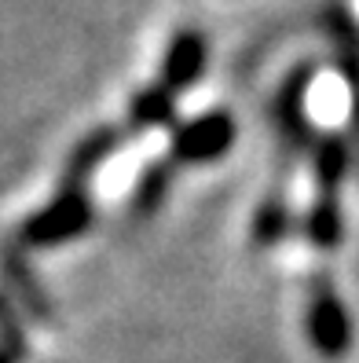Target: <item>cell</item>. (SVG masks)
I'll return each mask as SVG.
<instances>
[{
  "label": "cell",
  "instance_id": "obj_1",
  "mask_svg": "<svg viewBox=\"0 0 359 363\" xmlns=\"http://www.w3.org/2000/svg\"><path fill=\"white\" fill-rule=\"evenodd\" d=\"M92 220H96L92 199L84 191H62L59 187V195L48 206H40L37 213H30L23 220L15 242L23 250H52V246L81 239L92 228Z\"/></svg>",
  "mask_w": 359,
  "mask_h": 363
},
{
  "label": "cell",
  "instance_id": "obj_2",
  "mask_svg": "<svg viewBox=\"0 0 359 363\" xmlns=\"http://www.w3.org/2000/svg\"><path fill=\"white\" fill-rule=\"evenodd\" d=\"M239 140V125L227 111H205L191 121L173 125L169 136V162L173 165H209L220 162Z\"/></svg>",
  "mask_w": 359,
  "mask_h": 363
},
{
  "label": "cell",
  "instance_id": "obj_3",
  "mask_svg": "<svg viewBox=\"0 0 359 363\" xmlns=\"http://www.w3.org/2000/svg\"><path fill=\"white\" fill-rule=\"evenodd\" d=\"M304 330L312 349L326 356V359H341L352 341H355V323L345 308V301L334 294V286L323 279L312 286V301H308V315H304Z\"/></svg>",
  "mask_w": 359,
  "mask_h": 363
},
{
  "label": "cell",
  "instance_id": "obj_4",
  "mask_svg": "<svg viewBox=\"0 0 359 363\" xmlns=\"http://www.w3.org/2000/svg\"><path fill=\"white\" fill-rule=\"evenodd\" d=\"M312 81H315V62H297V67L286 74V81L279 84L275 106H271L279 140H283L286 151H293V155L315 143V129H312L308 111H304V99H308Z\"/></svg>",
  "mask_w": 359,
  "mask_h": 363
},
{
  "label": "cell",
  "instance_id": "obj_5",
  "mask_svg": "<svg viewBox=\"0 0 359 363\" xmlns=\"http://www.w3.org/2000/svg\"><path fill=\"white\" fill-rule=\"evenodd\" d=\"M209 67V40L198 30H176L165 45L161 67H158V81L165 84L169 92H187L191 84L202 81Z\"/></svg>",
  "mask_w": 359,
  "mask_h": 363
},
{
  "label": "cell",
  "instance_id": "obj_6",
  "mask_svg": "<svg viewBox=\"0 0 359 363\" xmlns=\"http://www.w3.org/2000/svg\"><path fill=\"white\" fill-rule=\"evenodd\" d=\"M0 272H4L8 297L15 301L18 312H26L30 319H37V323H55L48 294H45V286L37 283V275H33V268L26 261V250L18 242H8L4 250H0Z\"/></svg>",
  "mask_w": 359,
  "mask_h": 363
},
{
  "label": "cell",
  "instance_id": "obj_7",
  "mask_svg": "<svg viewBox=\"0 0 359 363\" xmlns=\"http://www.w3.org/2000/svg\"><path fill=\"white\" fill-rule=\"evenodd\" d=\"M121 140H125V133L118 125H99L84 140H77V147L67 155V165H62L59 187L62 191H84L89 180L103 169V162H110L121 151Z\"/></svg>",
  "mask_w": 359,
  "mask_h": 363
},
{
  "label": "cell",
  "instance_id": "obj_8",
  "mask_svg": "<svg viewBox=\"0 0 359 363\" xmlns=\"http://www.w3.org/2000/svg\"><path fill=\"white\" fill-rule=\"evenodd\" d=\"M323 30L334 40V59H337V70H341L348 92H352V106H359V23L352 18L348 8L330 4L323 11Z\"/></svg>",
  "mask_w": 359,
  "mask_h": 363
},
{
  "label": "cell",
  "instance_id": "obj_9",
  "mask_svg": "<svg viewBox=\"0 0 359 363\" xmlns=\"http://www.w3.org/2000/svg\"><path fill=\"white\" fill-rule=\"evenodd\" d=\"M312 173H315V187L337 195V187L345 184V177L352 173V143L341 133H323L312 143Z\"/></svg>",
  "mask_w": 359,
  "mask_h": 363
},
{
  "label": "cell",
  "instance_id": "obj_10",
  "mask_svg": "<svg viewBox=\"0 0 359 363\" xmlns=\"http://www.w3.org/2000/svg\"><path fill=\"white\" fill-rule=\"evenodd\" d=\"M176 125V92H169L161 81L143 84L129 99V129L151 133V129H173Z\"/></svg>",
  "mask_w": 359,
  "mask_h": 363
},
{
  "label": "cell",
  "instance_id": "obj_11",
  "mask_svg": "<svg viewBox=\"0 0 359 363\" xmlns=\"http://www.w3.org/2000/svg\"><path fill=\"white\" fill-rule=\"evenodd\" d=\"M304 235L312 239V246L319 250H337L345 239V213H341V202H337V195H326V191H319L304 217Z\"/></svg>",
  "mask_w": 359,
  "mask_h": 363
},
{
  "label": "cell",
  "instance_id": "obj_12",
  "mask_svg": "<svg viewBox=\"0 0 359 363\" xmlns=\"http://www.w3.org/2000/svg\"><path fill=\"white\" fill-rule=\"evenodd\" d=\"M293 228V213L286 206L283 195H271L257 206V213H253V228H249V239L257 250H268V246H279L286 235Z\"/></svg>",
  "mask_w": 359,
  "mask_h": 363
},
{
  "label": "cell",
  "instance_id": "obj_13",
  "mask_svg": "<svg viewBox=\"0 0 359 363\" xmlns=\"http://www.w3.org/2000/svg\"><path fill=\"white\" fill-rule=\"evenodd\" d=\"M173 162L169 158H158V162H151L139 173V180H136V191H132V213L136 217H151V213L165 202V195L173 191Z\"/></svg>",
  "mask_w": 359,
  "mask_h": 363
},
{
  "label": "cell",
  "instance_id": "obj_14",
  "mask_svg": "<svg viewBox=\"0 0 359 363\" xmlns=\"http://www.w3.org/2000/svg\"><path fill=\"white\" fill-rule=\"evenodd\" d=\"M0 349H4L15 363L30 359V341H26V327H23V312L15 308V301L8 294H0Z\"/></svg>",
  "mask_w": 359,
  "mask_h": 363
},
{
  "label": "cell",
  "instance_id": "obj_15",
  "mask_svg": "<svg viewBox=\"0 0 359 363\" xmlns=\"http://www.w3.org/2000/svg\"><path fill=\"white\" fill-rule=\"evenodd\" d=\"M0 363H15V359H11V356H8L4 349H0Z\"/></svg>",
  "mask_w": 359,
  "mask_h": 363
}]
</instances>
